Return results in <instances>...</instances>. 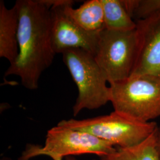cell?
Returning a JSON list of instances; mask_svg holds the SVG:
<instances>
[{
    "label": "cell",
    "mask_w": 160,
    "mask_h": 160,
    "mask_svg": "<svg viewBox=\"0 0 160 160\" xmlns=\"http://www.w3.org/2000/svg\"><path fill=\"white\" fill-rule=\"evenodd\" d=\"M14 5L18 14L19 52L5 76H17L26 88L34 90L57 54L52 40V6L49 0H17Z\"/></svg>",
    "instance_id": "cell-1"
},
{
    "label": "cell",
    "mask_w": 160,
    "mask_h": 160,
    "mask_svg": "<svg viewBox=\"0 0 160 160\" xmlns=\"http://www.w3.org/2000/svg\"><path fill=\"white\" fill-rule=\"evenodd\" d=\"M110 102L114 111L144 122L160 116V78L131 75L109 85Z\"/></svg>",
    "instance_id": "cell-2"
},
{
    "label": "cell",
    "mask_w": 160,
    "mask_h": 160,
    "mask_svg": "<svg viewBox=\"0 0 160 160\" xmlns=\"http://www.w3.org/2000/svg\"><path fill=\"white\" fill-rule=\"evenodd\" d=\"M62 55L78 89L72 108L74 116L82 110L98 109L110 102L108 81L93 55L80 49H69Z\"/></svg>",
    "instance_id": "cell-3"
},
{
    "label": "cell",
    "mask_w": 160,
    "mask_h": 160,
    "mask_svg": "<svg viewBox=\"0 0 160 160\" xmlns=\"http://www.w3.org/2000/svg\"><path fill=\"white\" fill-rule=\"evenodd\" d=\"M58 125L86 132L121 148L141 142L158 128L154 122H144L115 111L108 115L82 120H61Z\"/></svg>",
    "instance_id": "cell-4"
},
{
    "label": "cell",
    "mask_w": 160,
    "mask_h": 160,
    "mask_svg": "<svg viewBox=\"0 0 160 160\" xmlns=\"http://www.w3.org/2000/svg\"><path fill=\"white\" fill-rule=\"evenodd\" d=\"M113 145L86 132L57 125L49 129L45 145H29L18 160H30L46 155L53 160H62L72 155H97L100 158L114 152Z\"/></svg>",
    "instance_id": "cell-5"
},
{
    "label": "cell",
    "mask_w": 160,
    "mask_h": 160,
    "mask_svg": "<svg viewBox=\"0 0 160 160\" xmlns=\"http://www.w3.org/2000/svg\"><path fill=\"white\" fill-rule=\"evenodd\" d=\"M137 29L129 31L104 29L99 35L94 59L109 85L131 75L138 52Z\"/></svg>",
    "instance_id": "cell-6"
},
{
    "label": "cell",
    "mask_w": 160,
    "mask_h": 160,
    "mask_svg": "<svg viewBox=\"0 0 160 160\" xmlns=\"http://www.w3.org/2000/svg\"><path fill=\"white\" fill-rule=\"evenodd\" d=\"M69 0H51L52 40L55 53L80 49L92 53L97 49L100 33L82 29L69 16L64 6Z\"/></svg>",
    "instance_id": "cell-7"
},
{
    "label": "cell",
    "mask_w": 160,
    "mask_h": 160,
    "mask_svg": "<svg viewBox=\"0 0 160 160\" xmlns=\"http://www.w3.org/2000/svg\"><path fill=\"white\" fill-rule=\"evenodd\" d=\"M136 23L137 57L131 75H149L160 78V13Z\"/></svg>",
    "instance_id": "cell-8"
},
{
    "label": "cell",
    "mask_w": 160,
    "mask_h": 160,
    "mask_svg": "<svg viewBox=\"0 0 160 160\" xmlns=\"http://www.w3.org/2000/svg\"><path fill=\"white\" fill-rule=\"evenodd\" d=\"M18 14L16 6L6 7L0 1V57L13 63L18 55Z\"/></svg>",
    "instance_id": "cell-9"
},
{
    "label": "cell",
    "mask_w": 160,
    "mask_h": 160,
    "mask_svg": "<svg viewBox=\"0 0 160 160\" xmlns=\"http://www.w3.org/2000/svg\"><path fill=\"white\" fill-rule=\"evenodd\" d=\"M69 0L64 6V10L75 23L90 32L100 33L105 29L104 12L102 0H88L77 8Z\"/></svg>",
    "instance_id": "cell-10"
},
{
    "label": "cell",
    "mask_w": 160,
    "mask_h": 160,
    "mask_svg": "<svg viewBox=\"0 0 160 160\" xmlns=\"http://www.w3.org/2000/svg\"><path fill=\"white\" fill-rule=\"evenodd\" d=\"M157 129L148 137L129 147H116L114 152L101 158L102 160H158L157 151Z\"/></svg>",
    "instance_id": "cell-11"
},
{
    "label": "cell",
    "mask_w": 160,
    "mask_h": 160,
    "mask_svg": "<svg viewBox=\"0 0 160 160\" xmlns=\"http://www.w3.org/2000/svg\"><path fill=\"white\" fill-rule=\"evenodd\" d=\"M105 29L129 31L137 28V23L126 12L120 0H102Z\"/></svg>",
    "instance_id": "cell-12"
},
{
    "label": "cell",
    "mask_w": 160,
    "mask_h": 160,
    "mask_svg": "<svg viewBox=\"0 0 160 160\" xmlns=\"http://www.w3.org/2000/svg\"><path fill=\"white\" fill-rule=\"evenodd\" d=\"M135 21L147 20L160 13V0H120Z\"/></svg>",
    "instance_id": "cell-13"
},
{
    "label": "cell",
    "mask_w": 160,
    "mask_h": 160,
    "mask_svg": "<svg viewBox=\"0 0 160 160\" xmlns=\"http://www.w3.org/2000/svg\"><path fill=\"white\" fill-rule=\"evenodd\" d=\"M157 151L158 157V160H160V126L157 128Z\"/></svg>",
    "instance_id": "cell-14"
},
{
    "label": "cell",
    "mask_w": 160,
    "mask_h": 160,
    "mask_svg": "<svg viewBox=\"0 0 160 160\" xmlns=\"http://www.w3.org/2000/svg\"><path fill=\"white\" fill-rule=\"evenodd\" d=\"M66 160H77L75 158L72 156H69L66 157Z\"/></svg>",
    "instance_id": "cell-15"
},
{
    "label": "cell",
    "mask_w": 160,
    "mask_h": 160,
    "mask_svg": "<svg viewBox=\"0 0 160 160\" xmlns=\"http://www.w3.org/2000/svg\"><path fill=\"white\" fill-rule=\"evenodd\" d=\"M2 160H10V159H8V158H4V159H2Z\"/></svg>",
    "instance_id": "cell-16"
}]
</instances>
